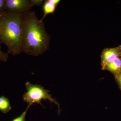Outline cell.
Wrapping results in <instances>:
<instances>
[{
	"label": "cell",
	"instance_id": "cell-1",
	"mask_svg": "<svg viewBox=\"0 0 121 121\" xmlns=\"http://www.w3.org/2000/svg\"><path fill=\"white\" fill-rule=\"evenodd\" d=\"M50 39L44 23L37 19L34 11H29L23 15L22 52L34 56L42 55L49 48Z\"/></svg>",
	"mask_w": 121,
	"mask_h": 121
},
{
	"label": "cell",
	"instance_id": "cell-2",
	"mask_svg": "<svg viewBox=\"0 0 121 121\" xmlns=\"http://www.w3.org/2000/svg\"><path fill=\"white\" fill-rule=\"evenodd\" d=\"M23 15H1L0 43L6 45L8 50V53L13 56L20 55L22 52L21 39Z\"/></svg>",
	"mask_w": 121,
	"mask_h": 121
},
{
	"label": "cell",
	"instance_id": "cell-3",
	"mask_svg": "<svg viewBox=\"0 0 121 121\" xmlns=\"http://www.w3.org/2000/svg\"><path fill=\"white\" fill-rule=\"evenodd\" d=\"M25 86L27 91L23 95L24 101L26 102L31 105L36 103L43 106L41 103V100H48L50 102L54 103L57 105L60 110L59 104L52 97L51 95L49 94V91L44 89L41 85L33 84L29 82H26Z\"/></svg>",
	"mask_w": 121,
	"mask_h": 121
},
{
	"label": "cell",
	"instance_id": "cell-4",
	"mask_svg": "<svg viewBox=\"0 0 121 121\" xmlns=\"http://www.w3.org/2000/svg\"><path fill=\"white\" fill-rule=\"evenodd\" d=\"M34 6L30 0H5L4 14L23 15Z\"/></svg>",
	"mask_w": 121,
	"mask_h": 121
},
{
	"label": "cell",
	"instance_id": "cell-5",
	"mask_svg": "<svg viewBox=\"0 0 121 121\" xmlns=\"http://www.w3.org/2000/svg\"><path fill=\"white\" fill-rule=\"evenodd\" d=\"M121 55V48H107L104 50L102 55V62L103 66L112 61Z\"/></svg>",
	"mask_w": 121,
	"mask_h": 121
},
{
	"label": "cell",
	"instance_id": "cell-6",
	"mask_svg": "<svg viewBox=\"0 0 121 121\" xmlns=\"http://www.w3.org/2000/svg\"><path fill=\"white\" fill-rule=\"evenodd\" d=\"M107 69L113 73H118L121 71V58L119 57L106 65Z\"/></svg>",
	"mask_w": 121,
	"mask_h": 121
},
{
	"label": "cell",
	"instance_id": "cell-7",
	"mask_svg": "<svg viewBox=\"0 0 121 121\" xmlns=\"http://www.w3.org/2000/svg\"><path fill=\"white\" fill-rule=\"evenodd\" d=\"M56 6L50 2L48 0H44L43 6V15L41 19V21L45 18L48 14L53 13L55 10Z\"/></svg>",
	"mask_w": 121,
	"mask_h": 121
},
{
	"label": "cell",
	"instance_id": "cell-8",
	"mask_svg": "<svg viewBox=\"0 0 121 121\" xmlns=\"http://www.w3.org/2000/svg\"><path fill=\"white\" fill-rule=\"evenodd\" d=\"M9 100L4 95L0 97V111L4 113H7L12 109Z\"/></svg>",
	"mask_w": 121,
	"mask_h": 121
},
{
	"label": "cell",
	"instance_id": "cell-9",
	"mask_svg": "<svg viewBox=\"0 0 121 121\" xmlns=\"http://www.w3.org/2000/svg\"><path fill=\"white\" fill-rule=\"evenodd\" d=\"M31 105L28 104L27 107L25 110V111L23 112L22 113V114L19 117L16 118L15 119H13L12 121H25V117H26V113H27V111L29 108V107Z\"/></svg>",
	"mask_w": 121,
	"mask_h": 121
},
{
	"label": "cell",
	"instance_id": "cell-10",
	"mask_svg": "<svg viewBox=\"0 0 121 121\" xmlns=\"http://www.w3.org/2000/svg\"><path fill=\"white\" fill-rule=\"evenodd\" d=\"M8 54V52L5 53L1 51V45L0 44V61L7 62L9 58Z\"/></svg>",
	"mask_w": 121,
	"mask_h": 121
},
{
	"label": "cell",
	"instance_id": "cell-11",
	"mask_svg": "<svg viewBox=\"0 0 121 121\" xmlns=\"http://www.w3.org/2000/svg\"><path fill=\"white\" fill-rule=\"evenodd\" d=\"M5 0H0V15L5 13Z\"/></svg>",
	"mask_w": 121,
	"mask_h": 121
},
{
	"label": "cell",
	"instance_id": "cell-12",
	"mask_svg": "<svg viewBox=\"0 0 121 121\" xmlns=\"http://www.w3.org/2000/svg\"><path fill=\"white\" fill-rule=\"evenodd\" d=\"M32 4L34 6H40L43 4L44 0H30Z\"/></svg>",
	"mask_w": 121,
	"mask_h": 121
},
{
	"label": "cell",
	"instance_id": "cell-13",
	"mask_svg": "<svg viewBox=\"0 0 121 121\" xmlns=\"http://www.w3.org/2000/svg\"><path fill=\"white\" fill-rule=\"evenodd\" d=\"M48 0L51 3L56 5V6L60 1V0Z\"/></svg>",
	"mask_w": 121,
	"mask_h": 121
},
{
	"label": "cell",
	"instance_id": "cell-14",
	"mask_svg": "<svg viewBox=\"0 0 121 121\" xmlns=\"http://www.w3.org/2000/svg\"><path fill=\"white\" fill-rule=\"evenodd\" d=\"M117 80L119 86L121 88V72H120V73L118 76Z\"/></svg>",
	"mask_w": 121,
	"mask_h": 121
},
{
	"label": "cell",
	"instance_id": "cell-15",
	"mask_svg": "<svg viewBox=\"0 0 121 121\" xmlns=\"http://www.w3.org/2000/svg\"><path fill=\"white\" fill-rule=\"evenodd\" d=\"M1 26H2V17H1V15H0V31L1 29Z\"/></svg>",
	"mask_w": 121,
	"mask_h": 121
}]
</instances>
